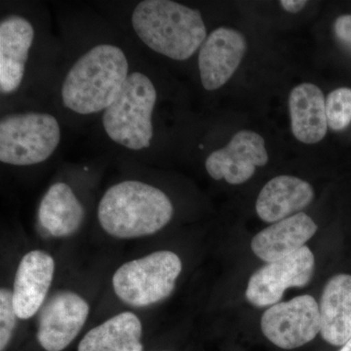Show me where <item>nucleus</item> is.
<instances>
[{"instance_id": "f257e3e1", "label": "nucleus", "mask_w": 351, "mask_h": 351, "mask_svg": "<svg viewBox=\"0 0 351 351\" xmlns=\"http://www.w3.org/2000/svg\"><path fill=\"white\" fill-rule=\"evenodd\" d=\"M130 73L122 48L97 44L83 53L64 76L60 90L62 104L76 114L103 113L117 98Z\"/></svg>"}, {"instance_id": "f03ea898", "label": "nucleus", "mask_w": 351, "mask_h": 351, "mask_svg": "<svg viewBox=\"0 0 351 351\" xmlns=\"http://www.w3.org/2000/svg\"><path fill=\"white\" fill-rule=\"evenodd\" d=\"M131 25L149 49L175 61L189 59L207 38L199 11L171 0L138 2L132 12Z\"/></svg>"}, {"instance_id": "7ed1b4c3", "label": "nucleus", "mask_w": 351, "mask_h": 351, "mask_svg": "<svg viewBox=\"0 0 351 351\" xmlns=\"http://www.w3.org/2000/svg\"><path fill=\"white\" fill-rule=\"evenodd\" d=\"M170 198L156 186L140 181L113 184L98 205V219L108 234L138 239L160 232L172 219Z\"/></svg>"}, {"instance_id": "20e7f679", "label": "nucleus", "mask_w": 351, "mask_h": 351, "mask_svg": "<svg viewBox=\"0 0 351 351\" xmlns=\"http://www.w3.org/2000/svg\"><path fill=\"white\" fill-rule=\"evenodd\" d=\"M156 103L154 80L143 71H131L117 98L101 113L106 135L127 151L149 149L154 140Z\"/></svg>"}, {"instance_id": "39448f33", "label": "nucleus", "mask_w": 351, "mask_h": 351, "mask_svg": "<svg viewBox=\"0 0 351 351\" xmlns=\"http://www.w3.org/2000/svg\"><path fill=\"white\" fill-rule=\"evenodd\" d=\"M60 142L61 126L50 113H8L0 120V161L7 165L43 163L56 152Z\"/></svg>"}, {"instance_id": "423d86ee", "label": "nucleus", "mask_w": 351, "mask_h": 351, "mask_svg": "<svg viewBox=\"0 0 351 351\" xmlns=\"http://www.w3.org/2000/svg\"><path fill=\"white\" fill-rule=\"evenodd\" d=\"M182 269V261L177 254L154 252L123 263L113 274V290L129 306H149L172 294Z\"/></svg>"}, {"instance_id": "0eeeda50", "label": "nucleus", "mask_w": 351, "mask_h": 351, "mask_svg": "<svg viewBox=\"0 0 351 351\" xmlns=\"http://www.w3.org/2000/svg\"><path fill=\"white\" fill-rule=\"evenodd\" d=\"M261 328L274 345L283 350H294L306 345L319 334V306L309 295L278 302L263 314Z\"/></svg>"}, {"instance_id": "6e6552de", "label": "nucleus", "mask_w": 351, "mask_h": 351, "mask_svg": "<svg viewBox=\"0 0 351 351\" xmlns=\"http://www.w3.org/2000/svg\"><path fill=\"white\" fill-rule=\"evenodd\" d=\"M315 258L308 247L287 257L269 263L254 272L247 286L246 298L258 307L278 304L288 288L304 287L313 274Z\"/></svg>"}, {"instance_id": "1a4fd4ad", "label": "nucleus", "mask_w": 351, "mask_h": 351, "mask_svg": "<svg viewBox=\"0 0 351 351\" xmlns=\"http://www.w3.org/2000/svg\"><path fill=\"white\" fill-rule=\"evenodd\" d=\"M90 307L76 293L60 291L41 307L38 341L46 351H63L82 331Z\"/></svg>"}, {"instance_id": "9d476101", "label": "nucleus", "mask_w": 351, "mask_h": 351, "mask_svg": "<svg viewBox=\"0 0 351 351\" xmlns=\"http://www.w3.org/2000/svg\"><path fill=\"white\" fill-rule=\"evenodd\" d=\"M269 161L262 136L253 131L241 130L233 136L223 149L207 157L205 167L212 179H225L230 184H241L255 174L256 168Z\"/></svg>"}, {"instance_id": "9b49d317", "label": "nucleus", "mask_w": 351, "mask_h": 351, "mask_svg": "<svg viewBox=\"0 0 351 351\" xmlns=\"http://www.w3.org/2000/svg\"><path fill=\"white\" fill-rule=\"evenodd\" d=\"M247 51L241 32L221 27L208 34L198 51V69L202 86L215 91L234 75Z\"/></svg>"}, {"instance_id": "f8f14e48", "label": "nucleus", "mask_w": 351, "mask_h": 351, "mask_svg": "<svg viewBox=\"0 0 351 351\" xmlns=\"http://www.w3.org/2000/svg\"><path fill=\"white\" fill-rule=\"evenodd\" d=\"M36 38L31 21L24 16H7L0 22V92L9 96L24 82L29 53Z\"/></svg>"}, {"instance_id": "ddd939ff", "label": "nucleus", "mask_w": 351, "mask_h": 351, "mask_svg": "<svg viewBox=\"0 0 351 351\" xmlns=\"http://www.w3.org/2000/svg\"><path fill=\"white\" fill-rule=\"evenodd\" d=\"M54 272V258L46 252L31 251L21 260L12 291L14 308L19 319H29L41 309Z\"/></svg>"}, {"instance_id": "4468645a", "label": "nucleus", "mask_w": 351, "mask_h": 351, "mask_svg": "<svg viewBox=\"0 0 351 351\" xmlns=\"http://www.w3.org/2000/svg\"><path fill=\"white\" fill-rule=\"evenodd\" d=\"M316 232L308 215L297 213L258 232L252 240V251L265 262H276L299 251Z\"/></svg>"}, {"instance_id": "2eb2a0df", "label": "nucleus", "mask_w": 351, "mask_h": 351, "mask_svg": "<svg viewBox=\"0 0 351 351\" xmlns=\"http://www.w3.org/2000/svg\"><path fill=\"white\" fill-rule=\"evenodd\" d=\"M314 191L311 184L293 176L270 180L258 196L256 211L267 223H277L308 206Z\"/></svg>"}, {"instance_id": "dca6fc26", "label": "nucleus", "mask_w": 351, "mask_h": 351, "mask_svg": "<svg viewBox=\"0 0 351 351\" xmlns=\"http://www.w3.org/2000/svg\"><path fill=\"white\" fill-rule=\"evenodd\" d=\"M291 127L294 137L306 145L317 144L326 136V100L320 88L302 83L289 97Z\"/></svg>"}, {"instance_id": "f3484780", "label": "nucleus", "mask_w": 351, "mask_h": 351, "mask_svg": "<svg viewBox=\"0 0 351 351\" xmlns=\"http://www.w3.org/2000/svg\"><path fill=\"white\" fill-rule=\"evenodd\" d=\"M322 338L343 346L351 338V276L338 274L328 281L320 302Z\"/></svg>"}, {"instance_id": "a211bd4d", "label": "nucleus", "mask_w": 351, "mask_h": 351, "mask_svg": "<svg viewBox=\"0 0 351 351\" xmlns=\"http://www.w3.org/2000/svg\"><path fill=\"white\" fill-rule=\"evenodd\" d=\"M84 215V208L75 191L62 182L48 189L38 208L39 223L54 237L75 234L82 225Z\"/></svg>"}, {"instance_id": "6ab92c4d", "label": "nucleus", "mask_w": 351, "mask_h": 351, "mask_svg": "<svg viewBox=\"0 0 351 351\" xmlns=\"http://www.w3.org/2000/svg\"><path fill=\"white\" fill-rule=\"evenodd\" d=\"M143 325L125 311L93 328L83 337L78 351H143Z\"/></svg>"}, {"instance_id": "aec40b11", "label": "nucleus", "mask_w": 351, "mask_h": 351, "mask_svg": "<svg viewBox=\"0 0 351 351\" xmlns=\"http://www.w3.org/2000/svg\"><path fill=\"white\" fill-rule=\"evenodd\" d=\"M328 127L332 131L346 130L351 124V88L332 90L326 98Z\"/></svg>"}, {"instance_id": "412c9836", "label": "nucleus", "mask_w": 351, "mask_h": 351, "mask_svg": "<svg viewBox=\"0 0 351 351\" xmlns=\"http://www.w3.org/2000/svg\"><path fill=\"white\" fill-rule=\"evenodd\" d=\"M18 316L13 304L12 291L0 290V351H5L17 326Z\"/></svg>"}, {"instance_id": "4be33fe9", "label": "nucleus", "mask_w": 351, "mask_h": 351, "mask_svg": "<svg viewBox=\"0 0 351 351\" xmlns=\"http://www.w3.org/2000/svg\"><path fill=\"white\" fill-rule=\"evenodd\" d=\"M334 32L339 43L351 50V14H345L337 18Z\"/></svg>"}, {"instance_id": "5701e85b", "label": "nucleus", "mask_w": 351, "mask_h": 351, "mask_svg": "<svg viewBox=\"0 0 351 351\" xmlns=\"http://www.w3.org/2000/svg\"><path fill=\"white\" fill-rule=\"evenodd\" d=\"M281 6L289 13H298L302 11L306 5V0H282Z\"/></svg>"}, {"instance_id": "b1692460", "label": "nucleus", "mask_w": 351, "mask_h": 351, "mask_svg": "<svg viewBox=\"0 0 351 351\" xmlns=\"http://www.w3.org/2000/svg\"><path fill=\"white\" fill-rule=\"evenodd\" d=\"M339 351H351V338L346 341L345 345L341 346V350Z\"/></svg>"}]
</instances>
